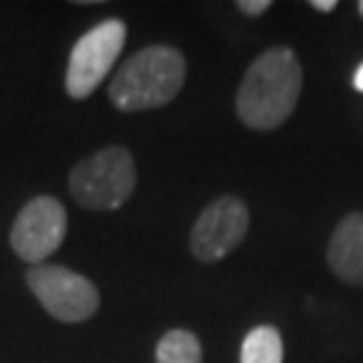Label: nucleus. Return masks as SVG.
Segmentation results:
<instances>
[{"mask_svg": "<svg viewBox=\"0 0 363 363\" xmlns=\"http://www.w3.org/2000/svg\"><path fill=\"white\" fill-rule=\"evenodd\" d=\"M301 62L286 46L259 54L237 89V116L250 130L269 132L286 124L301 97Z\"/></svg>", "mask_w": 363, "mask_h": 363, "instance_id": "1", "label": "nucleus"}, {"mask_svg": "<svg viewBox=\"0 0 363 363\" xmlns=\"http://www.w3.org/2000/svg\"><path fill=\"white\" fill-rule=\"evenodd\" d=\"M186 81V60L172 46H145L116 70L108 97L124 113L172 103Z\"/></svg>", "mask_w": 363, "mask_h": 363, "instance_id": "2", "label": "nucleus"}, {"mask_svg": "<svg viewBox=\"0 0 363 363\" xmlns=\"http://www.w3.org/2000/svg\"><path fill=\"white\" fill-rule=\"evenodd\" d=\"M70 194L86 210H118L138 186V169L130 148L108 145L78 162L70 172Z\"/></svg>", "mask_w": 363, "mask_h": 363, "instance_id": "3", "label": "nucleus"}, {"mask_svg": "<svg viewBox=\"0 0 363 363\" xmlns=\"http://www.w3.org/2000/svg\"><path fill=\"white\" fill-rule=\"evenodd\" d=\"M124 43H127V25L113 16L86 30L70 49L65 73L67 94L73 100H86L113 70Z\"/></svg>", "mask_w": 363, "mask_h": 363, "instance_id": "4", "label": "nucleus"}, {"mask_svg": "<svg viewBox=\"0 0 363 363\" xmlns=\"http://www.w3.org/2000/svg\"><path fill=\"white\" fill-rule=\"evenodd\" d=\"M27 288L52 318L62 323H84L100 310V291L89 277L60 264L27 269Z\"/></svg>", "mask_w": 363, "mask_h": 363, "instance_id": "5", "label": "nucleus"}, {"mask_svg": "<svg viewBox=\"0 0 363 363\" xmlns=\"http://www.w3.org/2000/svg\"><path fill=\"white\" fill-rule=\"evenodd\" d=\"M67 234V210L57 196L30 199L11 226V247L25 264L40 267Z\"/></svg>", "mask_w": 363, "mask_h": 363, "instance_id": "6", "label": "nucleus"}, {"mask_svg": "<svg viewBox=\"0 0 363 363\" xmlns=\"http://www.w3.org/2000/svg\"><path fill=\"white\" fill-rule=\"evenodd\" d=\"M247 226H250V213L242 199L237 196L213 199L191 226V237H189L191 256L202 264H216L226 259L245 240Z\"/></svg>", "mask_w": 363, "mask_h": 363, "instance_id": "7", "label": "nucleus"}, {"mask_svg": "<svg viewBox=\"0 0 363 363\" xmlns=\"http://www.w3.org/2000/svg\"><path fill=\"white\" fill-rule=\"evenodd\" d=\"M328 269L347 286H363V213H350L337 223L325 247Z\"/></svg>", "mask_w": 363, "mask_h": 363, "instance_id": "8", "label": "nucleus"}, {"mask_svg": "<svg viewBox=\"0 0 363 363\" xmlns=\"http://www.w3.org/2000/svg\"><path fill=\"white\" fill-rule=\"evenodd\" d=\"M240 363H283V337L274 325H259L240 347Z\"/></svg>", "mask_w": 363, "mask_h": 363, "instance_id": "9", "label": "nucleus"}, {"mask_svg": "<svg viewBox=\"0 0 363 363\" xmlns=\"http://www.w3.org/2000/svg\"><path fill=\"white\" fill-rule=\"evenodd\" d=\"M156 363H202V342L186 328H172L156 345Z\"/></svg>", "mask_w": 363, "mask_h": 363, "instance_id": "10", "label": "nucleus"}, {"mask_svg": "<svg viewBox=\"0 0 363 363\" xmlns=\"http://www.w3.org/2000/svg\"><path fill=\"white\" fill-rule=\"evenodd\" d=\"M269 0H240L237 3V9L242 13H247V16H261L264 11H269Z\"/></svg>", "mask_w": 363, "mask_h": 363, "instance_id": "11", "label": "nucleus"}, {"mask_svg": "<svg viewBox=\"0 0 363 363\" xmlns=\"http://www.w3.org/2000/svg\"><path fill=\"white\" fill-rule=\"evenodd\" d=\"M310 6L315 9V11L328 13V11H334V9H337V0H312Z\"/></svg>", "mask_w": 363, "mask_h": 363, "instance_id": "12", "label": "nucleus"}, {"mask_svg": "<svg viewBox=\"0 0 363 363\" xmlns=\"http://www.w3.org/2000/svg\"><path fill=\"white\" fill-rule=\"evenodd\" d=\"M352 86L358 91H363V62L358 65V70H355V76H352Z\"/></svg>", "mask_w": 363, "mask_h": 363, "instance_id": "13", "label": "nucleus"}, {"mask_svg": "<svg viewBox=\"0 0 363 363\" xmlns=\"http://www.w3.org/2000/svg\"><path fill=\"white\" fill-rule=\"evenodd\" d=\"M358 13H361V16H363V0H361V3H358Z\"/></svg>", "mask_w": 363, "mask_h": 363, "instance_id": "14", "label": "nucleus"}]
</instances>
